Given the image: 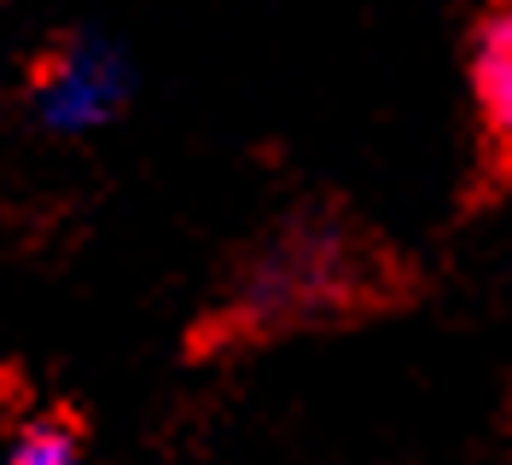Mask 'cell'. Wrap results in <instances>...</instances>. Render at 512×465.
<instances>
[{
	"instance_id": "cell-2",
	"label": "cell",
	"mask_w": 512,
	"mask_h": 465,
	"mask_svg": "<svg viewBox=\"0 0 512 465\" xmlns=\"http://www.w3.org/2000/svg\"><path fill=\"white\" fill-rule=\"evenodd\" d=\"M466 76H472V204L512 198V0H489L466 41Z\"/></svg>"
},
{
	"instance_id": "cell-1",
	"label": "cell",
	"mask_w": 512,
	"mask_h": 465,
	"mask_svg": "<svg viewBox=\"0 0 512 465\" xmlns=\"http://www.w3.org/2000/svg\"><path fill=\"white\" fill-rule=\"evenodd\" d=\"M384 291H390V262L367 233L344 221H303L286 227L245 268L233 314H245L256 332H274V326L373 309L384 303Z\"/></svg>"
},
{
	"instance_id": "cell-4",
	"label": "cell",
	"mask_w": 512,
	"mask_h": 465,
	"mask_svg": "<svg viewBox=\"0 0 512 465\" xmlns=\"http://www.w3.org/2000/svg\"><path fill=\"white\" fill-rule=\"evenodd\" d=\"M0 465H88V448H82V431L64 413H41L30 425H18Z\"/></svg>"
},
{
	"instance_id": "cell-3",
	"label": "cell",
	"mask_w": 512,
	"mask_h": 465,
	"mask_svg": "<svg viewBox=\"0 0 512 465\" xmlns=\"http://www.w3.org/2000/svg\"><path fill=\"white\" fill-rule=\"evenodd\" d=\"M128 99V59L99 35H64L30 70V105L53 134H88Z\"/></svg>"
}]
</instances>
